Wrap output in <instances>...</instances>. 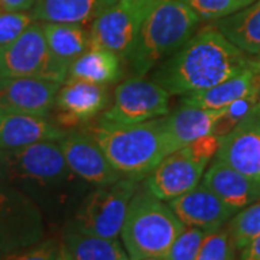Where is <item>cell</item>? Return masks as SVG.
Segmentation results:
<instances>
[{
	"instance_id": "34",
	"label": "cell",
	"mask_w": 260,
	"mask_h": 260,
	"mask_svg": "<svg viewBox=\"0 0 260 260\" xmlns=\"http://www.w3.org/2000/svg\"><path fill=\"white\" fill-rule=\"evenodd\" d=\"M37 0H0V9L12 12H30Z\"/></svg>"
},
{
	"instance_id": "33",
	"label": "cell",
	"mask_w": 260,
	"mask_h": 260,
	"mask_svg": "<svg viewBox=\"0 0 260 260\" xmlns=\"http://www.w3.org/2000/svg\"><path fill=\"white\" fill-rule=\"evenodd\" d=\"M182 148L185 149L197 162L207 167L214 155H217V150L220 148V139L213 133H208Z\"/></svg>"
},
{
	"instance_id": "17",
	"label": "cell",
	"mask_w": 260,
	"mask_h": 260,
	"mask_svg": "<svg viewBox=\"0 0 260 260\" xmlns=\"http://www.w3.org/2000/svg\"><path fill=\"white\" fill-rule=\"evenodd\" d=\"M68 130L47 116L5 113L0 121V149L16 150L44 140H61Z\"/></svg>"
},
{
	"instance_id": "35",
	"label": "cell",
	"mask_w": 260,
	"mask_h": 260,
	"mask_svg": "<svg viewBox=\"0 0 260 260\" xmlns=\"http://www.w3.org/2000/svg\"><path fill=\"white\" fill-rule=\"evenodd\" d=\"M240 260H260V234L240 250Z\"/></svg>"
},
{
	"instance_id": "31",
	"label": "cell",
	"mask_w": 260,
	"mask_h": 260,
	"mask_svg": "<svg viewBox=\"0 0 260 260\" xmlns=\"http://www.w3.org/2000/svg\"><path fill=\"white\" fill-rule=\"evenodd\" d=\"M35 22L30 12L0 9V51L6 49Z\"/></svg>"
},
{
	"instance_id": "22",
	"label": "cell",
	"mask_w": 260,
	"mask_h": 260,
	"mask_svg": "<svg viewBox=\"0 0 260 260\" xmlns=\"http://www.w3.org/2000/svg\"><path fill=\"white\" fill-rule=\"evenodd\" d=\"M61 244L74 260H130L123 243L117 239L88 234L73 224L67 225Z\"/></svg>"
},
{
	"instance_id": "16",
	"label": "cell",
	"mask_w": 260,
	"mask_h": 260,
	"mask_svg": "<svg viewBox=\"0 0 260 260\" xmlns=\"http://www.w3.org/2000/svg\"><path fill=\"white\" fill-rule=\"evenodd\" d=\"M168 204L185 225L198 227L207 233L224 227L237 213L203 182Z\"/></svg>"
},
{
	"instance_id": "28",
	"label": "cell",
	"mask_w": 260,
	"mask_h": 260,
	"mask_svg": "<svg viewBox=\"0 0 260 260\" xmlns=\"http://www.w3.org/2000/svg\"><path fill=\"white\" fill-rule=\"evenodd\" d=\"M203 20H218L244 9L254 0H181Z\"/></svg>"
},
{
	"instance_id": "38",
	"label": "cell",
	"mask_w": 260,
	"mask_h": 260,
	"mask_svg": "<svg viewBox=\"0 0 260 260\" xmlns=\"http://www.w3.org/2000/svg\"><path fill=\"white\" fill-rule=\"evenodd\" d=\"M56 260H74V259L71 257V254L65 250L64 247H62V244H61V249H59V253H58V257H56Z\"/></svg>"
},
{
	"instance_id": "3",
	"label": "cell",
	"mask_w": 260,
	"mask_h": 260,
	"mask_svg": "<svg viewBox=\"0 0 260 260\" xmlns=\"http://www.w3.org/2000/svg\"><path fill=\"white\" fill-rule=\"evenodd\" d=\"M201 19L181 0H162L145 19L127 56L135 77L146 75L164 58L175 54L194 37Z\"/></svg>"
},
{
	"instance_id": "41",
	"label": "cell",
	"mask_w": 260,
	"mask_h": 260,
	"mask_svg": "<svg viewBox=\"0 0 260 260\" xmlns=\"http://www.w3.org/2000/svg\"><path fill=\"white\" fill-rule=\"evenodd\" d=\"M257 106H259V109H260V95H259V102H257Z\"/></svg>"
},
{
	"instance_id": "15",
	"label": "cell",
	"mask_w": 260,
	"mask_h": 260,
	"mask_svg": "<svg viewBox=\"0 0 260 260\" xmlns=\"http://www.w3.org/2000/svg\"><path fill=\"white\" fill-rule=\"evenodd\" d=\"M61 84L38 77H9L0 85V106L8 113L48 116Z\"/></svg>"
},
{
	"instance_id": "13",
	"label": "cell",
	"mask_w": 260,
	"mask_h": 260,
	"mask_svg": "<svg viewBox=\"0 0 260 260\" xmlns=\"http://www.w3.org/2000/svg\"><path fill=\"white\" fill-rule=\"evenodd\" d=\"M10 174L42 184L64 181L71 169L65 160L59 140H44L16 150H6Z\"/></svg>"
},
{
	"instance_id": "27",
	"label": "cell",
	"mask_w": 260,
	"mask_h": 260,
	"mask_svg": "<svg viewBox=\"0 0 260 260\" xmlns=\"http://www.w3.org/2000/svg\"><path fill=\"white\" fill-rule=\"evenodd\" d=\"M260 95V84H257L250 93L246 94L244 97L237 99L236 102L229 104L224 110L223 116L215 121L213 127V135L218 139L224 138L230 130H233L243 119H246L250 114L254 107L257 106Z\"/></svg>"
},
{
	"instance_id": "37",
	"label": "cell",
	"mask_w": 260,
	"mask_h": 260,
	"mask_svg": "<svg viewBox=\"0 0 260 260\" xmlns=\"http://www.w3.org/2000/svg\"><path fill=\"white\" fill-rule=\"evenodd\" d=\"M9 77L10 75L9 73H8V70H6L5 61H3V54H2V51H0V85L5 83Z\"/></svg>"
},
{
	"instance_id": "30",
	"label": "cell",
	"mask_w": 260,
	"mask_h": 260,
	"mask_svg": "<svg viewBox=\"0 0 260 260\" xmlns=\"http://www.w3.org/2000/svg\"><path fill=\"white\" fill-rule=\"evenodd\" d=\"M207 234L208 233L198 227L185 225L160 260H197Z\"/></svg>"
},
{
	"instance_id": "2",
	"label": "cell",
	"mask_w": 260,
	"mask_h": 260,
	"mask_svg": "<svg viewBox=\"0 0 260 260\" xmlns=\"http://www.w3.org/2000/svg\"><path fill=\"white\" fill-rule=\"evenodd\" d=\"M84 130L100 145L113 168L123 178L143 179L162 159L172 153L160 117L132 126L99 119Z\"/></svg>"
},
{
	"instance_id": "25",
	"label": "cell",
	"mask_w": 260,
	"mask_h": 260,
	"mask_svg": "<svg viewBox=\"0 0 260 260\" xmlns=\"http://www.w3.org/2000/svg\"><path fill=\"white\" fill-rule=\"evenodd\" d=\"M121 75V58L107 49L91 48L78 56L70 68V77L90 83L110 84ZM68 77V78H70Z\"/></svg>"
},
{
	"instance_id": "12",
	"label": "cell",
	"mask_w": 260,
	"mask_h": 260,
	"mask_svg": "<svg viewBox=\"0 0 260 260\" xmlns=\"http://www.w3.org/2000/svg\"><path fill=\"white\" fill-rule=\"evenodd\" d=\"M59 145L71 172L85 181L106 185L123 178L113 168L100 145L85 130H68Z\"/></svg>"
},
{
	"instance_id": "24",
	"label": "cell",
	"mask_w": 260,
	"mask_h": 260,
	"mask_svg": "<svg viewBox=\"0 0 260 260\" xmlns=\"http://www.w3.org/2000/svg\"><path fill=\"white\" fill-rule=\"evenodd\" d=\"M44 30L51 54L70 68L78 56L90 49V30L83 25L44 22Z\"/></svg>"
},
{
	"instance_id": "7",
	"label": "cell",
	"mask_w": 260,
	"mask_h": 260,
	"mask_svg": "<svg viewBox=\"0 0 260 260\" xmlns=\"http://www.w3.org/2000/svg\"><path fill=\"white\" fill-rule=\"evenodd\" d=\"M2 54L10 77H38L59 84H64L70 77V67L51 54L44 22L35 20Z\"/></svg>"
},
{
	"instance_id": "11",
	"label": "cell",
	"mask_w": 260,
	"mask_h": 260,
	"mask_svg": "<svg viewBox=\"0 0 260 260\" xmlns=\"http://www.w3.org/2000/svg\"><path fill=\"white\" fill-rule=\"evenodd\" d=\"M205 165L197 162L185 149L167 155L145 178L143 188L162 201H172L198 185L205 172Z\"/></svg>"
},
{
	"instance_id": "36",
	"label": "cell",
	"mask_w": 260,
	"mask_h": 260,
	"mask_svg": "<svg viewBox=\"0 0 260 260\" xmlns=\"http://www.w3.org/2000/svg\"><path fill=\"white\" fill-rule=\"evenodd\" d=\"M12 175L10 174L9 159H8V152L0 149V184L5 182V179Z\"/></svg>"
},
{
	"instance_id": "40",
	"label": "cell",
	"mask_w": 260,
	"mask_h": 260,
	"mask_svg": "<svg viewBox=\"0 0 260 260\" xmlns=\"http://www.w3.org/2000/svg\"><path fill=\"white\" fill-rule=\"evenodd\" d=\"M140 260H160L158 257H145V259H140Z\"/></svg>"
},
{
	"instance_id": "23",
	"label": "cell",
	"mask_w": 260,
	"mask_h": 260,
	"mask_svg": "<svg viewBox=\"0 0 260 260\" xmlns=\"http://www.w3.org/2000/svg\"><path fill=\"white\" fill-rule=\"evenodd\" d=\"M215 28L246 54L260 56V0L218 19Z\"/></svg>"
},
{
	"instance_id": "1",
	"label": "cell",
	"mask_w": 260,
	"mask_h": 260,
	"mask_svg": "<svg viewBox=\"0 0 260 260\" xmlns=\"http://www.w3.org/2000/svg\"><path fill=\"white\" fill-rule=\"evenodd\" d=\"M256 62L215 26H207L160 64L153 81L171 95H184L223 83Z\"/></svg>"
},
{
	"instance_id": "14",
	"label": "cell",
	"mask_w": 260,
	"mask_h": 260,
	"mask_svg": "<svg viewBox=\"0 0 260 260\" xmlns=\"http://www.w3.org/2000/svg\"><path fill=\"white\" fill-rule=\"evenodd\" d=\"M217 158L260 185V109L259 106L220 139Z\"/></svg>"
},
{
	"instance_id": "8",
	"label": "cell",
	"mask_w": 260,
	"mask_h": 260,
	"mask_svg": "<svg viewBox=\"0 0 260 260\" xmlns=\"http://www.w3.org/2000/svg\"><path fill=\"white\" fill-rule=\"evenodd\" d=\"M45 239L44 215L22 191L0 184V253L20 250Z\"/></svg>"
},
{
	"instance_id": "20",
	"label": "cell",
	"mask_w": 260,
	"mask_h": 260,
	"mask_svg": "<svg viewBox=\"0 0 260 260\" xmlns=\"http://www.w3.org/2000/svg\"><path fill=\"white\" fill-rule=\"evenodd\" d=\"M257 84H260V59H257L254 65L243 70L239 74L233 75L232 78L223 83L213 85L210 88L184 94L181 103L184 106L220 110L236 102L237 99L250 93Z\"/></svg>"
},
{
	"instance_id": "6",
	"label": "cell",
	"mask_w": 260,
	"mask_h": 260,
	"mask_svg": "<svg viewBox=\"0 0 260 260\" xmlns=\"http://www.w3.org/2000/svg\"><path fill=\"white\" fill-rule=\"evenodd\" d=\"M162 0H117L95 19L90 28V49H107L127 59L142 25Z\"/></svg>"
},
{
	"instance_id": "9",
	"label": "cell",
	"mask_w": 260,
	"mask_h": 260,
	"mask_svg": "<svg viewBox=\"0 0 260 260\" xmlns=\"http://www.w3.org/2000/svg\"><path fill=\"white\" fill-rule=\"evenodd\" d=\"M169 97L171 94L153 80L132 77L117 85L113 104L99 119L123 126L158 119L169 113Z\"/></svg>"
},
{
	"instance_id": "4",
	"label": "cell",
	"mask_w": 260,
	"mask_h": 260,
	"mask_svg": "<svg viewBox=\"0 0 260 260\" xmlns=\"http://www.w3.org/2000/svg\"><path fill=\"white\" fill-rule=\"evenodd\" d=\"M184 229L171 205L142 186L130 200L120 237L130 260L162 259Z\"/></svg>"
},
{
	"instance_id": "21",
	"label": "cell",
	"mask_w": 260,
	"mask_h": 260,
	"mask_svg": "<svg viewBox=\"0 0 260 260\" xmlns=\"http://www.w3.org/2000/svg\"><path fill=\"white\" fill-rule=\"evenodd\" d=\"M117 0H37L30 13L39 22L93 25Z\"/></svg>"
},
{
	"instance_id": "29",
	"label": "cell",
	"mask_w": 260,
	"mask_h": 260,
	"mask_svg": "<svg viewBox=\"0 0 260 260\" xmlns=\"http://www.w3.org/2000/svg\"><path fill=\"white\" fill-rule=\"evenodd\" d=\"M236 246L232 240L229 225L208 233L197 256V260H234Z\"/></svg>"
},
{
	"instance_id": "10",
	"label": "cell",
	"mask_w": 260,
	"mask_h": 260,
	"mask_svg": "<svg viewBox=\"0 0 260 260\" xmlns=\"http://www.w3.org/2000/svg\"><path fill=\"white\" fill-rule=\"evenodd\" d=\"M109 104V88L106 84H95L70 77L56 95L55 119L65 130L80 129L90 123Z\"/></svg>"
},
{
	"instance_id": "39",
	"label": "cell",
	"mask_w": 260,
	"mask_h": 260,
	"mask_svg": "<svg viewBox=\"0 0 260 260\" xmlns=\"http://www.w3.org/2000/svg\"><path fill=\"white\" fill-rule=\"evenodd\" d=\"M5 110H3V109H2V106H0V121H2V119H3V116H5Z\"/></svg>"
},
{
	"instance_id": "5",
	"label": "cell",
	"mask_w": 260,
	"mask_h": 260,
	"mask_svg": "<svg viewBox=\"0 0 260 260\" xmlns=\"http://www.w3.org/2000/svg\"><path fill=\"white\" fill-rule=\"evenodd\" d=\"M138 182L133 178H121L113 184L99 185L85 197L70 224L88 234L117 239L130 200L139 189Z\"/></svg>"
},
{
	"instance_id": "26",
	"label": "cell",
	"mask_w": 260,
	"mask_h": 260,
	"mask_svg": "<svg viewBox=\"0 0 260 260\" xmlns=\"http://www.w3.org/2000/svg\"><path fill=\"white\" fill-rule=\"evenodd\" d=\"M227 225L236 249L242 250L260 234V200L237 211Z\"/></svg>"
},
{
	"instance_id": "32",
	"label": "cell",
	"mask_w": 260,
	"mask_h": 260,
	"mask_svg": "<svg viewBox=\"0 0 260 260\" xmlns=\"http://www.w3.org/2000/svg\"><path fill=\"white\" fill-rule=\"evenodd\" d=\"M61 242L56 239H44L34 246L10 253H0V260H56Z\"/></svg>"
},
{
	"instance_id": "18",
	"label": "cell",
	"mask_w": 260,
	"mask_h": 260,
	"mask_svg": "<svg viewBox=\"0 0 260 260\" xmlns=\"http://www.w3.org/2000/svg\"><path fill=\"white\" fill-rule=\"evenodd\" d=\"M201 182L236 211L260 200L259 184L218 158L204 172Z\"/></svg>"
},
{
	"instance_id": "19",
	"label": "cell",
	"mask_w": 260,
	"mask_h": 260,
	"mask_svg": "<svg viewBox=\"0 0 260 260\" xmlns=\"http://www.w3.org/2000/svg\"><path fill=\"white\" fill-rule=\"evenodd\" d=\"M224 109L214 110L195 106H184L167 116H162V126L167 133L172 152H175L195 139L213 133L215 121L223 116Z\"/></svg>"
}]
</instances>
